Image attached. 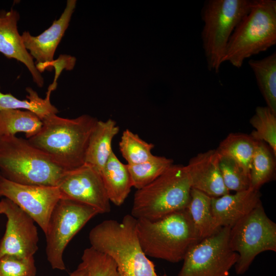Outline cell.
<instances>
[{
	"label": "cell",
	"instance_id": "cell-1",
	"mask_svg": "<svg viewBox=\"0 0 276 276\" xmlns=\"http://www.w3.org/2000/svg\"><path fill=\"white\" fill-rule=\"evenodd\" d=\"M88 238L90 247L114 261L119 276H160L142 248L137 219L131 214L121 222L104 220L90 230Z\"/></svg>",
	"mask_w": 276,
	"mask_h": 276
},
{
	"label": "cell",
	"instance_id": "cell-2",
	"mask_svg": "<svg viewBox=\"0 0 276 276\" xmlns=\"http://www.w3.org/2000/svg\"><path fill=\"white\" fill-rule=\"evenodd\" d=\"M98 121L86 114L74 119L53 114L43 120L40 131L27 140L65 170H72L85 163L89 139Z\"/></svg>",
	"mask_w": 276,
	"mask_h": 276
},
{
	"label": "cell",
	"instance_id": "cell-3",
	"mask_svg": "<svg viewBox=\"0 0 276 276\" xmlns=\"http://www.w3.org/2000/svg\"><path fill=\"white\" fill-rule=\"evenodd\" d=\"M137 232L147 257L177 263L200 241L188 208L155 221L137 219Z\"/></svg>",
	"mask_w": 276,
	"mask_h": 276
},
{
	"label": "cell",
	"instance_id": "cell-4",
	"mask_svg": "<svg viewBox=\"0 0 276 276\" xmlns=\"http://www.w3.org/2000/svg\"><path fill=\"white\" fill-rule=\"evenodd\" d=\"M66 171L28 141L0 136V175L24 185L57 187Z\"/></svg>",
	"mask_w": 276,
	"mask_h": 276
},
{
	"label": "cell",
	"instance_id": "cell-5",
	"mask_svg": "<svg viewBox=\"0 0 276 276\" xmlns=\"http://www.w3.org/2000/svg\"><path fill=\"white\" fill-rule=\"evenodd\" d=\"M192 189L186 166L171 165L162 175L135 192L131 215L155 221L188 208Z\"/></svg>",
	"mask_w": 276,
	"mask_h": 276
},
{
	"label": "cell",
	"instance_id": "cell-6",
	"mask_svg": "<svg viewBox=\"0 0 276 276\" xmlns=\"http://www.w3.org/2000/svg\"><path fill=\"white\" fill-rule=\"evenodd\" d=\"M275 44L276 1L254 0L231 36L222 62L240 68L245 59Z\"/></svg>",
	"mask_w": 276,
	"mask_h": 276
},
{
	"label": "cell",
	"instance_id": "cell-7",
	"mask_svg": "<svg viewBox=\"0 0 276 276\" xmlns=\"http://www.w3.org/2000/svg\"><path fill=\"white\" fill-rule=\"evenodd\" d=\"M254 0H207L201 10V33L208 69L218 73L229 39Z\"/></svg>",
	"mask_w": 276,
	"mask_h": 276
},
{
	"label": "cell",
	"instance_id": "cell-8",
	"mask_svg": "<svg viewBox=\"0 0 276 276\" xmlns=\"http://www.w3.org/2000/svg\"><path fill=\"white\" fill-rule=\"evenodd\" d=\"M228 243L239 256L235 265L237 274H244L260 253L276 251V224L262 203L230 228Z\"/></svg>",
	"mask_w": 276,
	"mask_h": 276
},
{
	"label": "cell",
	"instance_id": "cell-9",
	"mask_svg": "<svg viewBox=\"0 0 276 276\" xmlns=\"http://www.w3.org/2000/svg\"><path fill=\"white\" fill-rule=\"evenodd\" d=\"M95 208L67 198H61L54 208L45 232V254L53 269L64 270V250L70 241L93 217Z\"/></svg>",
	"mask_w": 276,
	"mask_h": 276
},
{
	"label": "cell",
	"instance_id": "cell-10",
	"mask_svg": "<svg viewBox=\"0 0 276 276\" xmlns=\"http://www.w3.org/2000/svg\"><path fill=\"white\" fill-rule=\"evenodd\" d=\"M229 229L222 227L193 246L184 258L178 276H228L239 257L229 245Z\"/></svg>",
	"mask_w": 276,
	"mask_h": 276
},
{
	"label": "cell",
	"instance_id": "cell-11",
	"mask_svg": "<svg viewBox=\"0 0 276 276\" xmlns=\"http://www.w3.org/2000/svg\"><path fill=\"white\" fill-rule=\"evenodd\" d=\"M7 198L28 214L45 232L51 214L62 198L57 187L29 185L0 175V197Z\"/></svg>",
	"mask_w": 276,
	"mask_h": 276
},
{
	"label": "cell",
	"instance_id": "cell-12",
	"mask_svg": "<svg viewBox=\"0 0 276 276\" xmlns=\"http://www.w3.org/2000/svg\"><path fill=\"white\" fill-rule=\"evenodd\" d=\"M57 187L62 198L72 199L97 209L100 214L111 210L101 172L84 163L77 168L66 171Z\"/></svg>",
	"mask_w": 276,
	"mask_h": 276
},
{
	"label": "cell",
	"instance_id": "cell-13",
	"mask_svg": "<svg viewBox=\"0 0 276 276\" xmlns=\"http://www.w3.org/2000/svg\"><path fill=\"white\" fill-rule=\"evenodd\" d=\"M7 218L5 234L0 241V258L6 256L34 257L39 237L34 220L16 204L3 198Z\"/></svg>",
	"mask_w": 276,
	"mask_h": 276
},
{
	"label": "cell",
	"instance_id": "cell-14",
	"mask_svg": "<svg viewBox=\"0 0 276 276\" xmlns=\"http://www.w3.org/2000/svg\"><path fill=\"white\" fill-rule=\"evenodd\" d=\"M75 4V1H67L60 17L40 34L32 36L26 31L21 35L26 49L35 59L36 68L40 73L54 60L56 49L68 28Z\"/></svg>",
	"mask_w": 276,
	"mask_h": 276
},
{
	"label": "cell",
	"instance_id": "cell-15",
	"mask_svg": "<svg viewBox=\"0 0 276 276\" xmlns=\"http://www.w3.org/2000/svg\"><path fill=\"white\" fill-rule=\"evenodd\" d=\"M19 14L13 8L0 10V53L9 59H15L27 67L33 81L39 87L44 84L43 78L36 66L33 58L26 49L17 29Z\"/></svg>",
	"mask_w": 276,
	"mask_h": 276
},
{
	"label": "cell",
	"instance_id": "cell-16",
	"mask_svg": "<svg viewBox=\"0 0 276 276\" xmlns=\"http://www.w3.org/2000/svg\"><path fill=\"white\" fill-rule=\"evenodd\" d=\"M186 167L192 189L211 197L229 193L223 181L219 168V155L216 149L197 154L190 159Z\"/></svg>",
	"mask_w": 276,
	"mask_h": 276
},
{
	"label": "cell",
	"instance_id": "cell-17",
	"mask_svg": "<svg viewBox=\"0 0 276 276\" xmlns=\"http://www.w3.org/2000/svg\"><path fill=\"white\" fill-rule=\"evenodd\" d=\"M259 190L251 188L218 197H212L213 215L221 227L231 228L262 203Z\"/></svg>",
	"mask_w": 276,
	"mask_h": 276
},
{
	"label": "cell",
	"instance_id": "cell-18",
	"mask_svg": "<svg viewBox=\"0 0 276 276\" xmlns=\"http://www.w3.org/2000/svg\"><path fill=\"white\" fill-rule=\"evenodd\" d=\"M119 130V126L111 119L98 121L89 139L85 163L101 172L113 152L112 142Z\"/></svg>",
	"mask_w": 276,
	"mask_h": 276
},
{
	"label": "cell",
	"instance_id": "cell-19",
	"mask_svg": "<svg viewBox=\"0 0 276 276\" xmlns=\"http://www.w3.org/2000/svg\"><path fill=\"white\" fill-rule=\"evenodd\" d=\"M101 174L110 202L117 206L122 205L133 187L127 165L122 163L113 152Z\"/></svg>",
	"mask_w": 276,
	"mask_h": 276
},
{
	"label": "cell",
	"instance_id": "cell-20",
	"mask_svg": "<svg viewBox=\"0 0 276 276\" xmlns=\"http://www.w3.org/2000/svg\"><path fill=\"white\" fill-rule=\"evenodd\" d=\"M56 87L51 84L45 98H40L37 93L31 87H27L29 95L27 99L20 100L11 94H4L0 90V111L6 110L19 109L28 110L36 114L42 121L53 114H57L58 109L50 101L52 92ZM1 88V86H0Z\"/></svg>",
	"mask_w": 276,
	"mask_h": 276
},
{
	"label": "cell",
	"instance_id": "cell-21",
	"mask_svg": "<svg viewBox=\"0 0 276 276\" xmlns=\"http://www.w3.org/2000/svg\"><path fill=\"white\" fill-rule=\"evenodd\" d=\"M211 198L199 191L191 189L187 208L200 241L217 233L222 227L213 215Z\"/></svg>",
	"mask_w": 276,
	"mask_h": 276
},
{
	"label": "cell",
	"instance_id": "cell-22",
	"mask_svg": "<svg viewBox=\"0 0 276 276\" xmlns=\"http://www.w3.org/2000/svg\"><path fill=\"white\" fill-rule=\"evenodd\" d=\"M248 64L266 106L276 114V52L261 59H250Z\"/></svg>",
	"mask_w": 276,
	"mask_h": 276
},
{
	"label": "cell",
	"instance_id": "cell-23",
	"mask_svg": "<svg viewBox=\"0 0 276 276\" xmlns=\"http://www.w3.org/2000/svg\"><path fill=\"white\" fill-rule=\"evenodd\" d=\"M257 141L250 134L231 133L216 149L220 155L235 160L249 176L252 156Z\"/></svg>",
	"mask_w": 276,
	"mask_h": 276
},
{
	"label": "cell",
	"instance_id": "cell-24",
	"mask_svg": "<svg viewBox=\"0 0 276 276\" xmlns=\"http://www.w3.org/2000/svg\"><path fill=\"white\" fill-rule=\"evenodd\" d=\"M42 121L34 113L19 109L0 111V136L24 132L27 139L36 135Z\"/></svg>",
	"mask_w": 276,
	"mask_h": 276
},
{
	"label": "cell",
	"instance_id": "cell-25",
	"mask_svg": "<svg viewBox=\"0 0 276 276\" xmlns=\"http://www.w3.org/2000/svg\"><path fill=\"white\" fill-rule=\"evenodd\" d=\"M275 156L266 143L257 141L250 171L251 188L259 190L264 184L274 178Z\"/></svg>",
	"mask_w": 276,
	"mask_h": 276
},
{
	"label": "cell",
	"instance_id": "cell-26",
	"mask_svg": "<svg viewBox=\"0 0 276 276\" xmlns=\"http://www.w3.org/2000/svg\"><path fill=\"white\" fill-rule=\"evenodd\" d=\"M173 164L172 159L153 155L148 160L136 165H127L132 187L137 190L148 185Z\"/></svg>",
	"mask_w": 276,
	"mask_h": 276
},
{
	"label": "cell",
	"instance_id": "cell-27",
	"mask_svg": "<svg viewBox=\"0 0 276 276\" xmlns=\"http://www.w3.org/2000/svg\"><path fill=\"white\" fill-rule=\"evenodd\" d=\"M255 129L250 135L266 143L276 156V114L267 106H258L249 120Z\"/></svg>",
	"mask_w": 276,
	"mask_h": 276
},
{
	"label": "cell",
	"instance_id": "cell-28",
	"mask_svg": "<svg viewBox=\"0 0 276 276\" xmlns=\"http://www.w3.org/2000/svg\"><path fill=\"white\" fill-rule=\"evenodd\" d=\"M119 145L121 154L128 165L143 163L154 155L152 150L154 145L143 140L128 129L123 131Z\"/></svg>",
	"mask_w": 276,
	"mask_h": 276
},
{
	"label": "cell",
	"instance_id": "cell-29",
	"mask_svg": "<svg viewBox=\"0 0 276 276\" xmlns=\"http://www.w3.org/2000/svg\"><path fill=\"white\" fill-rule=\"evenodd\" d=\"M81 261L87 276H119L114 261L91 247L84 250Z\"/></svg>",
	"mask_w": 276,
	"mask_h": 276
},
{
	"label": "cell",
	"instance_id": "cell-30",
	"mask_svg": "<svg viewBox=\"0 0 276 276\" xmlns=\"http://www.w3.org/2000/svg\"><path fill=\"white\" fill-rule=\"evenodd\" d=\"M219 168L227 190L239 192L250 188V178L233 159L219 155Z\"/></svg>",
	"mask_w": 276,
	"mask_h": 276
},
{
	"label": "cell",
	"instance_id": "cell-31",
	"mask_svg": "<svg viewBox=\"0 0 276 276\" xmlns=\"http://www.w3.org/2000/svg\"><path fill=\"white\" fill-rule=\"evenodd\" d=\"M34 257L6 255L0 258V276H35Z\"/></svg>",
	"mask_w": 276,
	"mask_h": 276
},
{
	"label": "cell",
	"instance_id": "cell-32",
	"mask_svg": "<svg viewBox=\"0 0 276 276\" xmlns=\"http://www.w3.org/2000/svg\"><path fill=\"white\" fill-rule=\"evenodd\" d=\"M74 60L71 56L61 55L57 59L54 60L48 65L47 70L51 71L52 70L51 67L55 68V78L52 83L53 84L57 85V80L62 71L64 68L71 69L73 66Z\"/></svg>",
	"mask_w": 276,
	"mask_h": 276
},
{
	"label": "cell",
	"instance_id": "cell-33",
	"mask_svg": "<svg viewBox=\"0 0 276 276\" xmlns=\"http://www.w3.org/2000/svg\"><path fill=\"white\" fill-rule=\"evenodd\" d=\"M69 276H87V274L85 268L80 263L77 268L71 272Z\"/></svg>",
	"mask_w": 276,
	"mask_h": 276
},
{
	"label": "cell",
	"instance_id": "cell-34",
	"mask_svg": "<svg viewBox=\"0 0 276 276\" xmlns=\"http://www.w3.org/2000/svg\"><path fill=\"white\" fill-rule=\"evenodd\" d=\"M4 210H5L4 203L3 199H2L0 201V214H4Z\"/></svg>",
	"mask_w": 276,
	"mask_h": 276
}]
</instances>
